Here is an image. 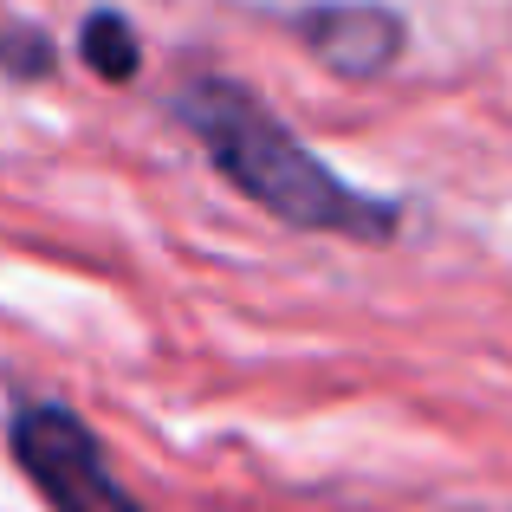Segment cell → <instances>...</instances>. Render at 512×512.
I'll return each mask as SVG.
<instances>
[{
	"instance_id": "obj_1",
	"label": "cell",
	"mask_w": 512,
	"mask_h": 512,
	"mask_svg": "<svg viewBox=\"0 0 512 512\" xmlns=\"http://www.w3.org/2000/svg\"><path fill=\"white\" fill-rule=\"evenodd\" d=\"M175 117L201 137L208 163L227 175L247 201L279 214L286 227H312V234H344V240H389L396 234V208L363 188H350L338 169H325L253 91L227 85V78H195L175 98Z\"/></svg>"
},
{
	"instance_id": "obj_2",
	"label": "cell",
	"mask_w": 512,
	"mask_h": 512,
	"mask_svg": "<svg viewBox=\"0 0 512 512\" xmlns=\"http://www.w3.org/2000/svg\"><path fill=\"white\" fill-rule=\"evenodd\" d=\"M13 454L52 512H143L124 480L104 467L98 435L59 402H26L13 415Z\"/></svg>"
},
{
	"instance_id": "obj_3",
	"label": "cell",
	"mask_w": 512,
	"mask_h": 512,
	"mask_svg": "<svg viewBox=\"0 0 512 512\" xmlns=\"http://www.w3.org/2000/svg\"><path fill=\"white\" fill-rule=\"evenodd\" d=\"M299 39L338 78H376L402 52V20L389 7H370V0H331V7L299 13Z\"/></svg>"
},
{
	"instance_id": "obj_4",
	"label": "cell",
	"mask_w": 512,
	"mask_h": 512,
	"mask_svg": "<svg viewBox=\"0 0 512 512\" xmlns=\"http://www.w3.org/2000/svg\"><path fill=\"white\" fill-rule=\"evenodd\" d=\"M78 52H85V65L98 78H111V85H130L143 65V46H137V26L124 20V13H91L85 33H78Z\"/></svg>"
},
{
	"instance_id": "obj_5",
	"label": "cell",
	"mask_w": 512,
	"mask_h": 512,
	"mask_svg": "<svg viewBox=\"0 0 512 512\" xmlns=\"http://www.w3.org/2000/svg\"><path fill=\"white\" fill-rule=\"evenodd\" d=\"M0 59H20V72H46V65H52V52L39 46L33 33H13V39H0Z\"/></svg>"
}]
</instances>
